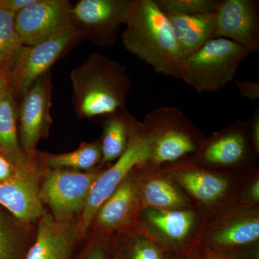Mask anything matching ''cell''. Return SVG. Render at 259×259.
I'll use <instances>...</instances> for the list:
<instances>
[{"label": "cell", "instance_id": "cell-1", "mask_svg": "<svg viewBox=\"0 0 259 259\" xmlns=\"http://www.w3.org/2000/svg\"><path fill=\"white\" fill-rule=\"evenodd\" d=\"M121 35L126 50L156 74L180 79L184 58L171 23L155 0H133Z\"/></svg>", "mask_w": 259, "mask_h": 259}, {"label": "cell", "instance_id": "cell-2", "mask_svg": "<svg viewBox=\"0 0 259 259\" xmlns=\"http://www.w3.org/2000/svg\"><path fill=\"white\" fill-rule=\"evenodd\" d=\"M71 81L75 110L81 118L106 116L125 108L131 79L117 61L92 54L71 71Z\"/></svg>", "mask_w": 259, "mask_h": 259}, {"label": "cell", "instance_id": "cell-3", "mask_svg": "<svg viewBox=\"0 0 259 259\" xmlns=\"http://www.w3.org/2000/svg\"><path fill=\"white\" fill-rule=\"evenodd\" d=\"M251 54L232 40L211 39L184 61L180 79L198 93H215L234 79L240 65Z\"/></svg>", "mask_w": 259, "mask_h": 259}, {"label": "cell", "instance_id": "cell-4", "mask_svg": "<svg viewBox=\"0 0 259 259\" xmlns=\"http://www.w3.org/2000/svg\"><path fill=\"white\" fill-rule=\"evenodd\" d=\"M143 123L151 139L150 163L156 166L190 158L205 138L177 107H157L146 114Z\"/></svg>", "mask_w": 259, "mask_h": 259}, {"label": "cell", "instance_id": "cell-5", "mask_svg": "<svg viewBox=\"0 0 259 259\" xmlns=\"http://www.w3.org/2000/svg\"><path fill=\"white\" fill-rule=\"evenodd\" d=\"M151 143L143 122L131 115L128 141L125 151L115 164L102 171L95 180L82 210L78 234L82 235L95 219L97 210L135 168L151 161Z\"/></svg>", "mask_w": 259, "mask_h": 259}, {"label": "cell", "instance_id": "cell-6", "mask_svg": "<svg viewBox=\"0 0 259 259\" xmlns=\"http://www.w3.org/2000/svg\"><path fill=\"white\" fill-rule=\"evenodd\" d=\"M79 35V30L71 23L38 44L23 46L8 67L15 95L23 96L39 78L49 72Z\"/></svg>", "mask_w": 259, "mask_h": 259}, {"label": "cell", "instance_id": "cell-7", "mask_svg": "<svg viewBox=\"0 0 259 259\" xmlns=\"http://www.w3.org/2000/svg\"><path fill=\"white\" fill-rule=\"evenodd\" d=\"M258 155L250 139L248 121L238 120L204 138L190 159L212 168H252Z\"/></svg>", "mask_w": 259, "mask_h": 259}, {"label": "cell", "instance_id": "cell-8", "mask_svg": "<svg viewBox=\"0 0 259 259\" xmlns=\"http://www.w3.org/2000/svg\"><path fill=\"white\" fill-rule=\"evenodd\" d=\"M167 176L206 208L224 209L235 205L233 182L228 174L199 165L190 158L161 166Z\"/></svg>", "mask_w": 259, "mask_h": 259}, {"label": "cell", "instance_id": "cell-9", "mask_svg": "<svg viewBox=\"0 0 259 259\" xmlns=\"http://www.w3.org/2000/svg\"><path fill=\"white\" fill-rule=\"evenodd\" d=\"M259 240V212L255 207L238 204L220 213L202 235V245L238 255L240 250L256 245Z\"/></svg>", "mask_w": 259, "mask_h": 259}, {"label": "cell", "instance_id": "cell-10", "mask_svg": "<svg viewBox=\"0 0 259 259\" xmlns=\"http://www.w3.org/2000/svg\"><path fill=\"white\" fill-rule=\"evenodd\" d=\"M102 171H68L56 169L51 172L40 190L42 202L47 204L56 221L67 222L80 212L92 187Z\"/></svg>", "mask_w": 259, "mask_h": 259}, {"label": "cell", "instance_id": "cell-11", "mask_svg": "<svg viewBox=\"0 0 259 259\" xmlns=\"http://www.w3.org/2000/svg\"><path fill=\"white\" fill-rule=\"evenodd\" d=\"M51 76L47 73L33 83L18 109L20 122V143L24 152L31 154L37 144L47 136L51 123Z\"/></svg>", "mask_w": 259, "mask_h": 259}, {"label": "cell", "instance_id": "cell-12", "mask_svg": "<svg viewBox=\"0 0 259 259\" xmlns=\"http://www.w3.org/2000/svg\"><path fill=\"white\" fill-rule=\"evenodd\" d=\"M239 44L252 54L259 51L258 1L222 0L216 10L214 38Z\"/></svg>", "mask_w": 259, "mask_h": 259}, {"label": "cell", "instance_id": "cell-13", "mask_svg": "<svg viewBox=\"0 0 259 259\" xmlns=\"http://www.w3.org/2000/svg\"><path fill=\"white\" fill-rule=\"evenodd\" d=\"M71 3L66 0H37L15 15V30L23 46L46 40L71 23Z\"/></svg>", "mask_w": 259, "mask_h": 259}, {"label": "cell", "instance_id": "cell-14", "mask_svg": "<svg viewBox=\"0 0 259 259\" xmlns=\"http://www.w3.org/2000/svg\"><path fill=\"white\" fill-rule=\"evenodd\" d=\"M133 0H81L71 8V17L101 46L112 45L125 25Z\"/></svg>", "mask_w": 259, "mask_h": 259}, {"label": "cell", "instance_id": "cell-15", "mask_svg": "<svg viewBox=\"0 0 259 259\" xmlns=\"http://www.w3.org/2000/svg\"><path fill=\"white\" fill-rule=\"evenodd\" d=\"M0 206L23 223L33 222L46 214L31 164L15 168L13 176L0 182Z\"/></svg>", "mask_w": 259, "mask_h": 259}, {"label": "cell", "instance_id": "cell-16", "mask_svg": "<svg viewBox=\"0 0 259 259\" xmlns=\"http://www.w3.org/2000/svg\"><path fill=\"white\" fill-rule=\"evenodd\" d=\"M136 171L141 177H135V180L141 211L189 208L188 199L161 166H154L149 162L136 168Z\"/></svg>", "mask_w": 259, "mask_h": 259}, {"label": "cell", "instance_id": "cell-17", "mask_svg": "<svg viewBox=\"0 0 259 259\" xmlns=\"http://www.w3.org/2000/svg\"><path fill=\"white\" fill-rule=\"evenodd\" d=\"M143 211L144 225L148 231L171 251L184 253L197 223V214L193 209Z\"/></svg>", "mask_w": 259, "mask_h": 259}, {"label": "cell", "instance_id": "cell-18", "mask_svg": "<svg viewBox=\"0 0 259 259\" xmlns=\"http://www.w3.org/2000/svg\"><path fill=\"white\" fill-rule=\"evenodd\" d=\"M141 212L137 186L131 173L102 204L95 218L105 231H117L134 226Z\"/></svg>", "mask_w": 259, "mask_h": 259}, {"label": "cell", "instance_id": "cell-19", "mask_svg": "<svg viewBox=\"0 0 259 259\" xmlns=\"http://www.w3.org/2000/svg\"><path fill=\"white\" fill-rule=\"evenodd\" d=\"M77 229L67 222L56 221L45 214L37 227L35 241L28 248L25 259H69Z\"/></svg>", "mask_w": 259, "mask_h": 259}, {"label": "cell", "instance_id": "cell-20", "mask_svg": "<svg viewBox=\"0 0 259 259\" xmlns=\"http://www.w3.org/2000/svg\"><path fill=\"white\" fill-rule=\"evenodd\" d=\"M166 15L171 23L184 61L214 38L216 11L198 15Z\"/></svg>", "mask_w": 259, "mask_h": 259}, {"label": "cell", "instance_id": "cell-21", "mask_svg": "<svg viewBox=\"0 0 259 259\" xmlns=\"http://www.w3.org/2000/svg\"><path fill=\"white\" fill-rule=\"evenodd\" d=\"M17 122L18 108L11 88L0 99V154L8 158L15 168H25L30 163L19 142Z\"/></svg>", "mask_w": 259, "mask_h": 259}, {"label": "cell", "instance_id": "cell-22", "mask_svg": "<svg viewBox=\"0 0 259 259\" xmlns=\"http://www.w3.org/2000/svg\"><path fill=\"white\" fill-rule=\"evenodd\" d=\"M131 114L127 109L106 115L101 143L103 163L118 159L125 151L128 141Z\"/></svg>", "mask_w": 259, "mask_h": 259}, {"label": "cell", "instance_id": "cell-23", "mask_svg": "<svg viewBox=\"0 0 259 259\" xmlns=\"http://www.w3.org/2000/svg\"><path fill=\"white\" fill-rule=\"evenodd\" d=\"M171 252L141 224L121 247L118 254L119 259H168Z\"/></svg>", "mask_w": 259, "mask_h": 259}, {"label": "cell", "instance_id": "cell-24", "mask_svg": "<svg viewBox=\"0 0 259 259\" xmlns=\"http://www.w3.org/2000/svg\"><path fill=\"white\" fill-rule=\"evenodd\" d=\"M48 166L58 169L66 167L79 170H90L102 161L101 143H83L77 149L64 154H44Z\"/></svg>", "mask_w": 259, "mask_h": 259}, {"label": "cell", "instance_id": "cell-25", "mask_svg": "<svg viewBox=\"0 0 259 259\" xmlns=\"http://www.w3.org/2000/svg\"><path fill=\"white\" fill-rule=\"evenodd\" d=\"M26 245L18 221L0 206V259H25Z\"/></svg>", "mask_w": 259, "mask_h": 259}, {"label": "cell", "instance_id": "cell-26", "mask_svg": "<svg viewBox=\"0 0 259 259\" xmlns=\"http://www.w3.org/2000/svg\"><path fill=\"white\" fill-rule=\"evenodd\" d=\"M15 15L0 5V58L8 67L23 46L15 30Z\"/></svg>", "mask_w": 259, "mask_h": 259}, {"label": "cell", "instance_id": "cell-27", "mask_svg": "<svg viewBox=\"0 0 259 259\" xmlns=\"http://www.w3.org/2000/svg\"><path fill=\"white\" fill-rule=\"evenodd\" d=\"M166 14L198 15L217 10L221 0H155Z\"/></svg>", "mask_w": 259, "mask_h": 259}, {"label": "cell", "instance_id": "cell-28", "mask_svg": "<svg viewBox=\"0 0 259 259\" xmlns=\"http://www.w3.org/2000/svg\"><path fill=\"white\" fill-rule=\"evenodd\" d=\"M240 96L255 102L259 98V83L250 80H235Z\"/></svg>", "mask_w": 259, "mask_h": 259}, {"label": "cell", "instance_id": "cell-29", "mask_svg": "<svg viewBox=\"0 0 259 259\" xmlns=\"http://www.w3.org/2000/svg\"><path fill=\"white\" fill-rule=\"evenodd\" d=\"M259 202V177H254L245 187V194H241L240 204L255 207Z\"/></svg>", "mask_w": 259, "mask_h": 259}, {"label": "cell", "instance_id": "cell-30", "mask_svg": "<svg viewBox=\"0 0 259 259\" xmlns=\"http://www.w3.org/2000/svg\"><path fill=\"white\" fill-rule=\"evenodd\" d=\"M248 121L250 139L255 153L259 155V108L256 107Z\"/></svg>", "mask_w": 259, "mask_h": 259}, {"label": "cell", "instance_id": "cell-31", "mask_svg": "<svg viewBox=\"0 0 259 259\" xmlns=\"http://www.w3.org/2000/svg\"><path fill=\"white\" fill-rule=\"evenodd\" d=\"M36 1L37 0H0V5L5 9L18 13Z\"/></svg>", "mask_w": 259, "mask_h": 259}, {"label": "cell", "instance_id": "cell-32", "mask_svg": "<svg viewBox=\"0 0 259 259\" xmlns=\"http://www.w3.org/2000/svg\"><path fill=\"white\" fill-rule=\"evenodd\" d=\"M200 251L203 259H244L239 257V255L218 251L202 244L201 245Z\"/></svg>", "mask_w": 259, "mask_h": 259}, {"label": "cell", "instance_id": "cell-33", "mask_svg": "<svg viewBox=\"0 0 259 259\" xmlns=\"http://www.w3.org/2000/svg\"><path fill=\"white\" fill-rule=\"evenodd\" d=\"M15 166L6 157L0 154V182H5L13 176Z\"/></svg>", "mask_w": 259, "mask_h": 259}, {"label": "cell", "instance_id": "cell-34", "mask_svg": "<svg viewBox=\"0 0 259 259\" xmlns=\"http://www.w3.org/2000/svg\"><path fill=\"white\" fill-rule=\"evenodd\" d=\"M11 88L9 69L0 65V99Z\"/></svg>", "mask_w": 259, "mask_h": 259}, {"label": "cell", "instance_id": "cell-35", "mask_svg": "<svg viewBox=\"0 0 259 259\" xmlns=\"http://www.w3.org/2000/svg\"><path fill=\"white\" fill-rule=\"evenodd\" d=\"M86 259H106V257L101 247L95 246L90 250Z\"/></svg>", "mask_w": 259, "mask_h": 259}, {"label": "cell", "instance_id": "cell-36", "mask_svg": "<svg viewBox=\"0 0 259 259\" xmlns=\"http://www.w3.org/2000/svg\"><path fill=\"white\" fill-rule=\"evenodd\" d=\"M186 257H187V259H203L200 250L198 251L194 248H192L186 253Z\"/></svg>", "mask_w": 259, "mask_h": 259}, {"label": "cell", "instance_id": "cell-37", "mask_svg": "<svg viewBox=\"0 0 259 259\" xmlns=\"http://www.w3.org/2000/svg\"><path fill=\"white\" fill-rule=\"evenodd\" d=\"M168 259H187V257H186V254L184 255L183 253L171 252Z\"/></svg>", "mask_w": 259, "mask_h": 259}, {"label": "cell", "instance_id": "cell-38", "mask_svg": "<svg viewBox=\"0 0 259 259\" xmlns=\"http://www.w3.org/2000/svg\"><path fill=\"white\" fill-rule=\"evenodd\" d=\"M0 65H3V66H7L6 65H5L4 61H3V59L0 58Z\"/></svg>", "mask_w": 259, "mask_h": 259}]
</instances>
